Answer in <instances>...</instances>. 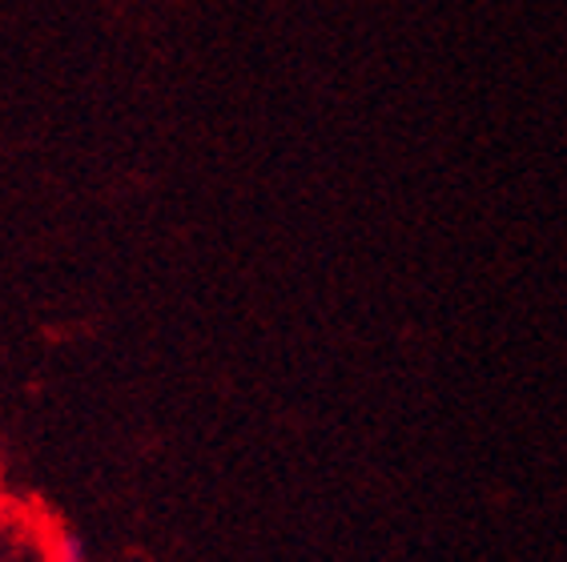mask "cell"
<instances>
[{"label":"cell","mask_w":567,"mask_h":562,"mask_svg":"<svg viewBox=\"0 0 567 562\" xmlns=\"http://www.w3.org/2000/svg\"><path fill=\"white\" fill-rule=\"evenodd\" d=\"M49 562H89L81 534L69 527H56L53 539H49Z\"/></svg>","instance_id":"1"},{"label":"cell","mask_w":567,"mask_h":562,"mask_svg":"<svg viewBox=\"0 0 567 562\" xmlns=\"http://www.w3.org/2000/svg\"><path fill=\"white\" fill-rule=\"evenodd\" d=\"M9 539H12V519L9 510L0 507V562H4V551H9Z\"/></svg>","instance_id":"2"}]
</instances>
